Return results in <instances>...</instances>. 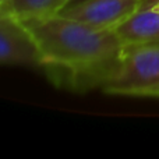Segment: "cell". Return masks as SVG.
Here are the masks:
<instances>
[{"mask_svg":"<svg viewBox=\"0 0 159 159\" xmlns=\"http://www.w3.org/2000/svg\"><path fill=\"white\" fill-rule=\"evenodd\" d=\"M159 0H144L143 4H141V8H149L152 7V6L155 4V3H158Z\"/></svg>","mask_w":159,"mask_h":159,"instance_id":"52a82bcc","label":"cell"},{"mask_svg":"<svg viewBox=\"0 0 159 159\" xmlns=\"http://www.w3.org/2000/svg\"><path fill=\"white\" fill-rule=\"evenodd\" d=\"M78 2H82V0H70L67 4H74V3H78Z\"/></svg>","mask_w":159,"mask_h":159,"instance_id":"9c48e42d","label":"cell"},{"mask_svg":"<svg viewBox=\"0 0 159 159\" xmlns=\"http://www.w3.org/2000/svg\"><path fill=\"white\" fill-rule=\"evenodd\" d=\"M143 2L144 0H82L64 6L57 14L98 28L115 30L140 10Z\"/></svg>","mask_w":159,"mask_h":159,"instance_id":"3957f363","label":"cell"},{"mask_svg":"<svg viewBox=\"0 0 159 159\" xmlns=\"http://www.w3.org/2000/svg\"><path fill=\"white\" fill-rule=\"evenodd\" d=\"M0 17H3V16H2V14H0Z\"/></svg>","mask_w":159,"mask_h":159,"instance_id":"8fae6325","label":"cell"},{"mask_svg":"<svg viewBox=\"0 0 159 159\" xmlns=\"http://www.w3.org/2000/svg\"><path fill=\"white\" fill-rule=\"evenodd\" d=\"M149 8H154L155 11H158V13H159V2H158V3H155V4L152 6V7H149Z\"/></svg>","mask_w":159,"mask_h":159,"instance_id":"ba28073f","label":"cell"},{"mask_svg":"<svg viewBox=\"0 0 159 159\" xmlns=\"http://www.w3.org/2000/svg\"><path fill=\"white\" fill-rule=\"evenodd\" d=\"M0 66L39 67V50L24 22L0 17Z\"/></svg>","mask_w":159,"mask_h":159,"instance_id":"277c9868","label":"cell"},{"mask_svg":"<svg viewBox=\"0 0 159 159\" xmlns=\"http://www.w3.org/2000/svg\"><path fill=\"white\" fill-rule=\"evenodd\" d=\"M101 89L109 95L159 99V43L124 46L120 66Z\"/></svg>","mask_w":159,"mask_h":159,"instance_id":"7a4b0ae2","label":"cell"},{"mask_svg":"<svg viewBox=\"0 0 159 159\" xmlns=\"http://www.w3.org/2000/svg\"><path fill=\"white\" fill-rule=\"evenodd\" d=\"M115 31L124 46L159 43V13L154 8H140Z\"/></svg>","mask_w":159,"mask_h":159,"instance_id":"5b68a950","label":"cell"},{"mask_svg":"<svg viewBox=\"0 0 159 159\" xmlns=\"http://www.w3.org/2000/svg\"><path fill=\"white\" fill-rule=\"evenodd\" d=\"M4 2H6V0H0V7H2V6L4 4Z\"/></svg>","mask_w":159,"mask_h":159,"instance_id":"30bf717a","label":"cell"},{"mask_svg":"<svg viewBox=\"0 0 159 159\" xmlns=\"http://www.w3.org/2000/svg\"><path fill=\"white\" fill-rule=\"evenodd\" d=\"M39 50V67L59 88L73 92L102 88L121 63L124 45L115 30L55 16L21 21Z\"/></svg>","mask_w":159,"mask_h":159,"instance_id":"6da1fadb","label":"cell"},{"mask_svg":"<svg viewBox=\"0 0 159 159\" xmlns=\"http://www.w3.org/2000/svg\"><path fill=\"white\" fill-rule=\"evenodd\" d=\"M70 0H6L0 14L18 21L46 18L57 14Z\"/></svg>","mask_w":159,"mask_h":159,"instance_id":"8992f818","label":"cell"}]
</instances>
